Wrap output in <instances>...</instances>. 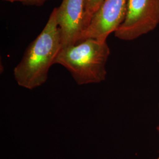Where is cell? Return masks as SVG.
<instances>
[{
	"label": "cell",
	"mask_w": 159,
	"mask_h": 159,
	"mask_svg": "<svg viewBox=\"0 0 159 159\" xmlns=\"http://www.w3.org/2000/svg\"><path fill=\"white\" fill-rule=\"evenodd\" d=\"M61 48V35L57 24V8H55L41 33L29 45L21 61L14 70L17 84L33 90L45 83L49 70Z\"/></svg>",
	"instance_id": "6da1fadb"
},
{
	"label": "cell",
	"mask_w": 159,
	"mask_h": 159,
	"mask_svg": "<svg viewBox=\"0 0 159 159\" xmlns=\"http://www.w3.org/2000/svg\"><path fill=\"white\" fill-rule=\"evenodd\" d=\"M110 54L106 41L87 39L61 48L54 64L66 68L78 85L99 83L106 79Z\"/></svg>",
	"instance_id": "7a4b0ae2"
},
{
	"label": "cell",
	"mask_w": 159,
	"mask_h": 159,
	"mask_svg": "<svg viewBox=\"0 0 159 159\" xmlns=\"http://www.w3.org/2000/svg\"><path fill=\"white\" fill-rule=\"evenodd\" d=\"M159 23V0H128L125 20L114 34L120 40H134L153 30Z\"/></svg>",
	"instance_id": "3957f363"
},
{
	"label": "cell",
	"mask_w": 159,
	"mask_h": 159,
	"mask_svg": "<svg viewBox=\"0 0 159 159\" xmlns=\"http://www.w3.org/2000/svg\"><path fill=\"white\" fill-rule=\"evenodd\" d=\"M128 0H104L81 34L79 41L87 39L106 41L124 21Z\"/></svg>",
	"instance_id": "277c9868"
},
{
	"label": "cell",
	"mask_w": 159,
	"mask_h": 159,
	"mask_svg": "<svg viewBox=\"0 0 159 159\" xmlns=\"http://www.w3.org/2000/svg\"><path fill=\"white\" fill-rule=\"evenodd\" d=\"M85 0H63L57 8L61 48L79 43L84 30Z\"/></svg>",
	"instance_id": "5b68a950"
},
{
	"label": "cell",
	"mask_w": 159,
	"mask_h": 159,
	"mask_svg": "<svg viewBox=\"0 0 159 159\" xmlns=\"http://www.w3.org/2000/svg\"><path fill=\"white\" fill-rule=\"evenodd\" d=\"M103 1L104 0H85V10H84L83 31L88 27L89 24L91 21V18L93 16V15L102 5Z\"/></svg>",
	"instance_id": "8992f818"
},
{
	"label": "cell",
	"mask_w": 159,
	"mask_h": 159,
	"mask_svg": "<svg viewBox=\"0 0 159 159\" xmlns=\"http://www.w3.org/2000/svg\"><path fill=\"white\" fill-rule=\"evenodd\" d=\"M10 2H20L26 5H34V6H41L47 0H3Z\"/></svg>",
	"instance_id": "52a82bcc"
},
{
	"label": "cell",
	"mask_w": 159,
	"mask_h": 159,
	"mask_svg": "<svg viewBox=\"0 0 159 159\" xmlns=\"http://www.w3.org/2000/svg\"></svg>",
	"instance_id": "ba28073f"
}]
</instances>
